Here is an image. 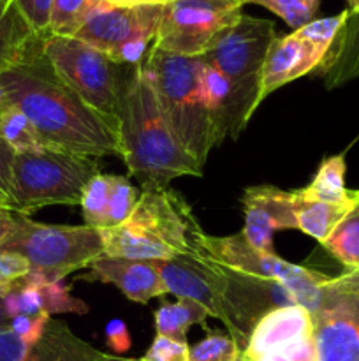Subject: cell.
Instances as JSON below:
<instances>
[{"label":"cell","instance_id":"obj_7","mask_svg":"<svg viewBox=\"0 0 359 361\" xmlns=\"http://www.w3.org/2000/svg\"><path fill=\"white\" fill-rule=\"evenodd\" d=\"M99 171L94 157L46 147L16 154L11 210L30 215L51 204H81L84 187Z\"/></svg>","mask_w":359,"mask_h":361},{"label":"cell","instance_id":"obj_24","mask_svg":"<svg viewBox=\"0 0 359 361\" xmlns=\"http://www.w3.org/2000/svg\"><path fill=\"white\" fill-rule=\"evenodd\" d=\"M199 94L204 108L217 123L220 136L229 130V104H231V83L227 78L203 60L199 73Z\"/></svg>","mask_w":359,"mask_h":361},{"label":"cell","instance_id":"obj_27","mask_svg":"<svg viewBox=\"0 0 359 361\" xmlns=\"http://www.w3.org/2000/svg\"><path fill=\"white\" fill-rule=\"evenodd\" d=\"M108 197H109V175L97 173L84 187L81 197L84 226L95 229H104L108 226Z\"/></svg>","mask_w":359,"mask_h":361},{"label":"cell","instance_id":"obj_23","mask_svg":"<svg viewBox=\"0 0 359 361\" xmlns=\"http://www.w3.org/2000/svg\"><path fill=\"white\" fill-rule=\"evenodd\" d=\"M322 247L336 257L347 271H359V190H355L351 208Z\"/></svg>","mask_w":359,"mask_h":361},{"label":"cell","instance_id":"obj_36","mask_svg":"<svg viewBox=\"0 0 359 361\" xmlns=\"http://www.w3.org/2000/svg\"><path fill=\"white\" fill-rule=\"evenodd\" d=\"M14 159H16V152L0 136V207L7 208V210H11Z\"/></svg>","mask_w":359,"mask_h":361},{"label":"cell","instance_id":"obj_40","mask_svg":"<svg viewBox=\"0 0 359 361\" xmlns=\"http://www.w3.org/2000/svg\"><path fill=\"white\" fill-rule=\"evenodd\" d=\"M106 2L113 4V6H120V7H134V6H143V4H153L151 0H106Z\"/></svg>","mask_w":359,"mask_h":361},{"label":"cell","instance_id":"obj_1","mask_svg":"<svg viewBox=\"0 0 359 361\" xmlns=\"http://www.w3.org/2000/svg\"><path fill=\"white\" fill-rule=\"evenodd\" d=\"M42 37L0 73L9 102L30 118L46 147L84 157L122 159L118 123L90 108L56 76L42 51Z\"/></svg>","mask_w":359,"mask_h":361},{"label":"cell","instance_id":"obj_10","mask_svg":"<svg viewBox=\"0 0 359 361\" xmlns=\"http://www.w3.org/2000/svg\"><path fill=\"white\" fill-rule=\"evenodd\" d=\"M164 4L120 7L101 0L74 35L116 66H137L151 48Z\"/></svg>","mask_w":359,"mask_h":361},{"label":"cell","instance_id":"obj_9","mask_svg":"<svg viewBox=\"0 0 359 361\" xmlns=\"http://www.w3.org/2000/svg\"><path fill=\"white\" fill-rule=\"evenodd\" d=\"M42 51L56 76L90 108L118 123L120 129L118 106L123 66H116L104 53L76 37L44 35Z\"/></svg>","mask_w":359,"mask_h":361},{"label":"cell","instance_id":"obj_39","mask_svg":"<svg viewBox=\"0 0 359 361\" xmlns=\"http://www.w3.org/2000/svg\"><path fill=\"white\" fill-rule=\"evenodd\" d=\"M14 226H16V214L0 207V247L14 231Z\"/></svg>","mask_w":359,"mask_h":361},{"label":"cell","instance_id":"obj_15","mask_svg":"<svg viewBox=\"0 0 359 361\" xmlns=\"http://www.w3.org/2000/svg\"><path fill=\"white\" fill-rule=\"evenodd\" d=\"M241 204L245 212L243 238L260 252L275 254V231L296 228L292 192L271 185L248 187L243 192Z\"/></svg>","mask_w":359,"mask_h":361},{"label":"cell","instance_id":"obj_13","mask_svg":"<svg viewBox=\"0 0 359 361\" xmlns=\"http://www.w3.org/2000/svg\"><path fill=\"white\" fill-rule=\"evenodd\" d=\"M158 268L169 289V295L199 302L201 305L206 307L211 317L222 319V323L227 324L224 277L192 245L183 256L158 261Z\"/></svg>","mask_w":359,"mask_h":361},{"label":"cell","instance_id":"obj_30","mask_svg":"<svg viewBox=\"0 0 359 361\" xmlns=\"http://www.w3.org/2000/svg\"><path fill=\"white\" fill-rule=\"evenodd\" d=\"M241 348L231 335L210 334L206 338L190 348L189 361H239Z\"/></svg>","mask_w":359,"mask_h":361},{"label":"cell","instance_id":"obj_29","mask_svg":"<svg viewBox=\"0 0 359 361\" xmlns=\"http://www.w3.org/2000/svg\"><path fill=\"white\" fill-rule=\"evenodd\" d=\"M241 2L266 7L267 11L282 18L292 30H298L313 21L322 0H241Z\"/></svg>","mask_w":359,"mask_h":361},{"label":"cell","instance_id":"obj_38","mask_svg":"<svg viewBox=\"0 0 359 361\" xmlns=\"http://www.w3.org/2000/svg\"><path fill=\"white\" fill-rule=\"evenodd\" d=\"M106 342H108V348L116 353V356L129 351L130 334L122 319H113L106 324Z\"/></svg>","mask_w":359,"mask_h":361},{"label":"cell","instance_id":"obj_12","mask_svg":"<svg viewBox=\"0 0 359 361\" xmlns=\"http://www.w3.org/2000/svg\"><path fill=\"white\" fill-rule=\"evenodd\" d=\"M310 314L319 361H359V271L331 277Z\"/></svg>","mask_w":359,"mask_h":361},{"label":"cell","instance_id":"obj_28","mask_svg":"<svg viewBox=\"0 0 359 361\" xmlns=\"http://www.w3.org/2000/svg\"><path fill=\"white\" fill-rule=\"evenodd\" d=\"M139 192L141 190H137V187H134L127 176L109 175L108 226L106 228L123 224L132 215L137 200H139Z\"/></svg>","mask_w":359,"mask_h":361},{"label":"cell","instance_id":"obj_22","mask_svg":"<svg viewBox=\"0 0 359 361\" xmlns=\"http://www.w3.org/2000/svg\"><path fill=\"white\" fill-rule=\"evenodd\" d=\"M210 316L206 307L189 298H178L176 303H162L155 312V328L157 335L187 342V331L194 324L204 326V321Z\"/></svg>","mask_w":359,"mask_h":361},{"label":"cell","instance_id":"obj_34","mask_svg":"<svg viewBox=\"0 0 359 361\" xmlns=\"http://www.w3.org/2000/svg\"><path fill=\"white\" fill-rule=\"evenodd\" d=\"M143 361H189L190 348L187 342L175 341V338L157 335L153 344L141 358Z\"/></svg>","mask_w":359,"mask_h":361},{"label":"cell","instance_id":"obj_4","mask_svg":"<svg viewBox=\"0 0 359 361\" xmlns=\"http://www.w3.org/2000/svg\"><path fill=\"white\" fill-rule=\"evenodd\" d=\"M192 208L172 189L141 190L132 215L123 224L101 229L104 256L168 261L190 250Z\"/></svg>","mask_w":359,"mask_h":361},{"label":"cell","instance_id":"obj_31","mask_svg":"<svg viewBox=\"0 0 359 361\" xmlns=\"http://www.w3.org/2000/svg\"><path fill=\"white\" fill-rule=\"evenodd\" d=\"M348 11H344V13L336 14V16H329V18H322V20H313L310 23H306L305 27L298 28V35H301L303 39L306 41L313 42V44L320 46L324 49H329L331 44L336 39L338 32L344 28L345 21L348 18Z\"/></svg>","mask_w":359,"mask_h":361},{"label":"cell","instance_id":"obj_8","mask_svg":"<svg viewBox=\"0 0 359 361\" xmlns=\"http://www.w3.org/2000/svg\"><path fill=\"white\" fill-rule=\"evenodd\" d=\"M0 252L25 257L32 274L46 281H63L73 271L90 268L104 256L101 229L90 226L42 224L16 214V226Z\"/></svg>","mask_w":359,"mask_h":361},{"label":"cell","instance_id":"obj_33","mask_svg":"<svg viewBox=\"0 0 359 361\" xmlns=\"http://www.w3.org/2000/svg\"><path fill=\"white\" fill-rule=\"evenodd\" d=\"M32 30L37 35L49 34V20H51L53 0H14Z\"/></svg>","mask_w":359,"mask_h":361},{"label":"cell","instance_id":"obj_21","mask_svg":"<svg viewBox=\"0 0 359 361\" xmlns=\"http://www.w3.org/2000/svg\"><path fill=\"white\" fill-rule=\"evenodd\" d=\"M345 171L347 164L344 155L324 159L312 183L305 189H299V194L306 200L324 201V203H348L354 200L355 190H348L345 187Z\"/></svg>","mask_w":359,"mask_h":361},{"label":"cell","instance_id":"obj_16","mask_svg":"<svg viewBox=\"0 0 359 361\" xmlns=\"http://www.w3.org/2000/svg\"><path fill=\"white\" fill-rule=\"evenodd\" d=\"M329 49H324L306 41L298 32L277 35L271 42L260 69L259 88H257L256 109L264 99L284 85L312 73L324 60Z\"/></svg>","mask_w":359,"mask_h":361},{"label":"cell","instance_id":"obj_32","mask_svg":"<svg viewBox=\"0 0 359 361\" xmlns=\"http://www.w3.org/2000/svg\"><path fill=\"white\" fill-rule=\"evenodd\" d=\"M30 274V264L25 257L13 252H0V296L13 291L27 275Z\"/></svg>","mask_w":359,"mask_h":361},{"label":"cell","instance_id":"obj_18","mask_svg":"<svg viewBox=\"0 0 359 361\" xmlns=\"http://www.w3.org/2000/svg\"><path fill=\"white\" fill-rule=\"evenodd\" d=\"M84 279L116 286L136 303H148L150 300L169 295L158 261L102 256L90 264V274Z\"/></svg>","mask_w":359,"mask_h":361},{"label":"cell","instance_id":"obj_41","mask_svg":"<svg viewBox=\"0 0 359 361\" xmlns=\"http://www.w3.org/2000/svg\"><path fill=\"white\" fill-rule=\"evenodd\" d=\"M11 106L9 102V97H7L6 94V88H4V85L0 83V113L4 111V109H7Z\"/></svg>","mask_w":359,"mask_h":361},{"label":"cell","instance_id":"obj_19","mask_svg":"<svg viewBox=\"0 0 359 361\" xmlns=\"http://www.w3.org/2000/svg\"><path fill=\"white\" fill-rule=\"evenodd\" d=\"M294 196V214H296V229L308 235L310 238L324 243L336 229L341 219L351 208L352 201L348 203H324V201L306 200L299 194V190H292Z\"/></svg>","mask_w":359,"mask_h":361},{"label":"cell","instance_id":"obj_11","mask_svg":"<svg viewBox=\"0 0 359 361\" xmlns=\"http://www.w3.org/2000/svg\"><path fill=\"white\" fill-rule=\"evenodd\" d=\"M241 0H169L162 9L153 48L203 56L217 35L241 18Z\"/></svg>","mask_w":359,"mask_h":361},{"label":"cell","instance_id":"obj_26","mask_svg":"<svg viewBox=\"0 0 359 361\" xmlns=\"http://www.w3.org/2000/svg\"><path fill=\"white\" fill-rule=\"evenodd\" d=\"M101 0H53L49 34L74 37Z\"/></svg>","mask_w":359,"mask_h":361},{"label":"cell","instance_id":"obj_17","mask_svg":"<svg viewBox=\"0 0 359 361\" xmlns=\"http://www.w3.org/2000/svg\"><path fill=\"white\" fill-rule=\"evenodd\" d=\"M308 337H313L310 310L298 303L277 307L253 324L239 361H256Z\"/></svg>","mask_w":359,"mask_h":361},{"label":"cell","instance_id":"obj_35","mask_svg":"<svg viewBox=\"0 0 359 361\" xmlns=\"http://www.w3.org/2000/svg\"><path fill=\"white\" fill-rule=\"evenodd\" d=\"M51 316L49 314H34V316H16L11 319L9 326L18 337L27 344H35L44 334Z\"/></svg>","mask_w":359,"mask_h":361},{"label":"cell","instance_id":"obj_44","mask_svg":"<svg viewBox=\"0 0 359 361\" xmlns=\"http://www.w3.org/2000/svg\"><path fill=\"white\" fill-rule=\"evenodd\" d=\"M348 4V13L358 14L359 13V0H347Z\"/></svg>","mask_w":359,"mask_h":361},{"label":"cell","instance_id":"obj_42","mask_svg":"<svg viewBox=\"0 0 359 361\" xmlns=\"http://www.w3.org/2000/svg\"><path fill=\"white\" fill-rule=\"evenodd\" d=\"M9 323H11V317L7 316L6 307H4V300L2 296H0V326H9Z\"/></svg>","mask_w":359,"mask_h":361},{"label":"cell","instance_id":"obj_3","mask_svg":"<svg viewBox=\"0 0 359 361\" xmlns=\"http://www.w3.org/2000/svg\"><path fill=\"white\" fill-rule=\"evenodd\" d=\"M201 56L172 55L153 46L141 62L169 127L189 154L204 166L211 148L224 140L201 99Z\"/></svg>","mask_w":359,"mask_h":361},{"label":"cell","instance_id":"obj_43","mask_svg":"<svg viewBox=\"0 0 359 361\" xmlns=\"http://www.w3.org/2000/svg\"><path fill=\"white\" fill-rule=\"evenodd\" d=\"M104 361H143V360L123 358V356H116V355H104Z\"/></svg>","mask_w":359,"mask_h":361},{"label":"cell","instance_id":"obj_20","mask_svg":"<svg viewBox=\"0 0 359 361\" xmlns=\"http://www.w3.org/2000/svg\"><path fill=\"white\" fill-rule=\"evenodd\" d=\"M41 35L25 21L14 0H0V73L13 66Z\"/></svg>","mask_w":359,"mask_h":361},{"label":"cell","instance_id":"obj_6","mask_svg":"<svg viewBox=\"0 0 359 361\" xmlns=\"http://www.w3.org/2000/svg\"><path fill=\"white\" fill-rule=\"evenodd\" d=\"M275 37L277 32L271 21L241 14L234 25L217 35L213 44L201 56L231 83L229 133L234 137L245 129L256 111L260 69Z\"/></svg>","mask_w":359,"mask_h":361},{"label":"cell","instance_id":"obj_2","mask_svg":"<svg viewBox=\"0 0 359 361\" xmlns=\"http://www.w3.org/2000/svg\"><path fill=\"white\" fill-rule=\"evenodd\" d=\"M122 161L141 190L168 189L178 176H201L203 168L169 127L141 63L123 73L118 106Z\"/></svg>","mask_w":359,"mask_h":361},{"label":"cell","instance_id":"obj_37","mask_svg":"<svg viewBox=\"0 0 359 361\" xmlns=\"http://www.w3.org/2000/svg\"><path fill=\"white\" fill-rule=\"evenodd\" d=\"M256 361H319L315 337H308L305 338V341H299L296 342V344L287 345V348L280 349V351L270 353V355L263 356V358Z\"/></svg>","mask_w":359,"mask_h":361},{"label":"cell","instance_id":"obj_5","mask_svg":"<svg viewBox=\"0 0 359 361\" xmlns=\"http://www.w3.org/2000/svg\"><path fill=\"white\" fill-rule=\"evenodd\" d=\"M190 245L224 275L282 286L289 291L292 302L310 312L319 305L324 284L331 279L320 271L284 261L277 254L253 249L241 233L232 236L208 235L197 221L190 229Z\"/></svg>","mask_w":359,"mask_h":361},{"label":"cell","instance_id":"obj_14","mask_svg":"<svg viewBox=\"0 0 359 361\" xmlns=\"http://www.w3.org/2000/svg\"><path fill=\"white\" fill-rule=\"evenodd\" d=\"M104 355L62 321L49 319L35 344L21 341L11 326H0V361H104Z\"/></svg>","mask_w":359,"mask_h":361},{"label":"cell","instance_id":"obj_25","mask_svg":"<svg viewBox=\"0 0 359 361\" xmlns=\"http://www.w3.org/2000/svg\"><path fill=\"white\" fill-rule=\"evenodd\" d=\"M0 136L16 154H28L46 148L30 118L14 104L0 113Z\"/></svg>","mask_w":359,"mask_h":361}]
</instances>
